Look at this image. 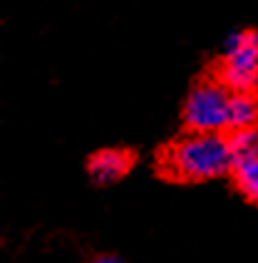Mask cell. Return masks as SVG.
I'll return each mask as SVG.
<instances>
[{"label": "cell", "instance_id": "cell-1", "mask_svg": "<svg viewBox=\"0 0 258 263\" xmlns=\"http://www.w3.org/2000/svg\"><path fill=\"white\" fill-rule=\"evenodd\" d=\"M159 166L167 176L176 181H191V184L231 174L233 154L229 146V137L187 132L184 137L164 146Z\"/></svg>", "mask_w": 258, "mask_h": 263}, {"label": "cell", "instance_id": "cell-2", "mask_svg": "<svg viewBox=\"0 0 258 263\" xmlns=\"http://www.w3.org/2000/svg\"><path fill=\"white\" fill-rule=\"evenodd\" d=\"M216 80L229 92H253L258 85V32L233 30L224 40Z\"/></svg>", "mask_w": 258, "mask_h": 263}, {"label": "cell", "instance_id": "cell-3", "mask_svg": "<svg viewBox=\"0 0 258 263\" xmlns=\"http://www.w3.org/2000/svg\"><path fill=\"white\" fill-rule=\"evenodd\" d=\"M231 92L218 80H201L189 92L184 102V127L199 134H226L229 132Z\"/></svg>", "mask_w": 258, "mask_h": 263}, {"label": "cell", "instance_id": "cell-4", "mask_svg": "<svg viewBox=\"0 0 258 263\" xmlns=\"http://www.w3.org/2000/svg\"><path fill=\"white\" fill-rule=\"evenodd\" d=\"M132 166H134V154L129 149L112 146V149L95 152L87 159V174L95 184L107 186V184H115L119 179H124L132 172Z\"/></svg>", "mask_w": 258, "mask_h": 263}, {"label": "cell", "instance_id": "cell-5", "mask_svg": "<svg viewBox=\"0 0 258 263\" xmlns=\"http://www.w3.org/2000/svg\"><path fill=\"white\" fill-rule=\"evenodd\" d=\"M258 127V100L253 92H231L229 104V132L256 129Z\"/></svg>", "mask_w": 258, "mask_h": 263}, {"label": "cell", "instance_id": "cell-6", "mask_svg": "<svg viewBox=\"0 0 258 263\" xmlns=\"http://www.w3.org/2000/svg\"><path fill=\"white\" fill-rule=\"evenodd\" d=\"M231 176H233L236 189L241 191V196L258 206V154L251 159L236 161L231 169Z\"/></svg>", "mask_w": 258, "mask_h": 263}, {"label": "cell", "instance_id": "cell-7", "mask_svg": "<svg viewBox=\"0 0 258 263\" xmlns=\"http://www.w3.org/2000/svg\"><path fill=\"white\" fill-rule=\"evenodd\" d=\"M226 137H229V146H231V154H233V164L251 159V157L258 154V127L256 129L229 132Z\"/></svg>", "mask_w": 258, "mask_h": 263}, {"label": "cell", "instance_id": "cell-8", "mask_svg": "<svg viewBox=\"0 0 258 263\" xmlns=\"http://www.w3.org/2000/svg\"><path fill=\"white\" fill-rule=\"evenodd\" d=\"M87 263H124V261H119L117 256H97V258H92Z\"/></svg>", "mask_w": 258, "mask_h": 263}]
</instances>
